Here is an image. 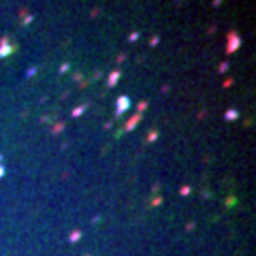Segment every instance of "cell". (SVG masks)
I'll list each match as a JSON object with an SVG mask.
<instances>
[{"mask_svg": "<svg viewBox=\"0 0 256 256\" xmlns=\"http://www.w3.org/2000/svg\"><path fill=\"white\" fill-rule=\"evenodd\" d=\"M228 70V62H222V66H220V73H226Z\"/></svg>", "mask_w": 256, "mask_h": 256, "instance_id": "6", "label": "cell"}, {"mask_svg": "<svg viewBox=\"0 0 256 256\" xmlns=\"http://www.w3.org/2000/svg\"><path fill=\"white\" fill-rule=\"evenodd\" d=\"M235 118H237V111L235 109H228L226 111V120H235Z\"/></svg>", "mask_w": 256, "mask_h": 256, "instance_id": "5", "label": "cell"}, {"mask_svg": "<svg viewBox=\"0 0 256 256\" xmlns=\"http://www.w3.org/2000/svg\"><path fill=\"white\" fill-rule=\"evenodd\" d=\"M7 53H11V45H9V41H2V45H0V58H4Z\"/></svg>", "mask_w": 256, "mask_h": 256, "instance_id": "3", "label": "cell"}, {"mask_svg": "<svg viewBox=\"0 0 256 256\" xmlns=\"http://www.w3.org/2000/svg\"><path fill=\"white\" fill-rule=\"evenodd\" d=\"M118 77H120V73H111V75H109V85H115V83H118Z\"/></svg>", "mask_w": 256, "mask_h": 256, "instance_id": "4", "label": "cell"}, {"mask_svg": "<svg viewBox=\"0 0 256 256\" xmlns=\"http://www.w3.org/2000/svg\"><path fill=\"white\" fill-rule=\"evenodd\" d=\"M130 107V100H128V96H122L118 100V113H124V111H126Z\"/></svg>", "mask_w": 256, "mask_h": 256, "instance_id": "2", "label": "cell"}, {"mask_svg": "<svg viewBox=\"0 0 256 256\" xmlns=\"http://www.w3.org/2000/svg\"><path fill=\"white\" fill-rule=\"evenodd\" d=\"M239 45H241V39L237 37L235 32H231V34H228V47H226V51L228 53L235 51V49H239Z\"/></svg>", "mask_w": 256, "mask_h": 256, "instance_id": "1", "label": "cell"}]
</instances>
